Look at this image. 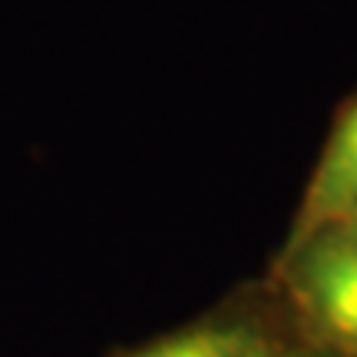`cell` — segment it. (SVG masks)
I'll return each instance as SVG.
<instances>
[{
    "label": "cell",
    "instance_id": "6da1fadb",
    "mask_svg": "<svg viewBox=\"0 0 357 357\" xmlns=\"http://www.w3.org/2000/svg\"><path fill=\"white\" fill-rule=\"evenodd\" d=\"M294 288L321 331L357 354V231H321L294 248Z\"/></svg>",
    "mask_w": 357,
    "mask_h": 357
},
{
    "label": "cell",
    "instance_id": "7a4b0ae2",
    "mask_svg": "<svg viewBox=\"0 0 357 357\" xmlns=\"http://www.w3.org/2000/svg\"><path fill=\"white\" fill-rule=\"evenodd\" d=\"M357 225V102L337 123L328 149L321 155L318 172L307 185V199L294 225V242L305 245L321 231L354 229Z\"/></svg>",
    "mask_w": 357,
    "mask_h": 357
},
{
    "label": "cell",
    "instance_id": "3957f363",
    "mask_svg": "<svg viewBox=\"0 0 357 357\" xmlns=\"http://www.w3.org/2000/svg\"><path fill=\"white\" fill-rule=\"evenodd\" d=\"M136 357H278L268 337L245 324H208L182 331L159 344L146 347Z\"/></svg>",
    "mask_w": 357,
    "mask_h": 357
},
{
    "label": "cell",
    "instance_id": "277c9868",
    "mask_svg": "<svg viewBox=\"0 0 357 357\" xmlns=\"http://www.w3.org/2000/svg\"><path fill=\"white\" fill-rule=\"evenodd\" d=\"M351 231H357V225H354V229H351Z\"/></svg>",
    "mask_w": 357,
    "mask_h": 357
}]
</instances>
